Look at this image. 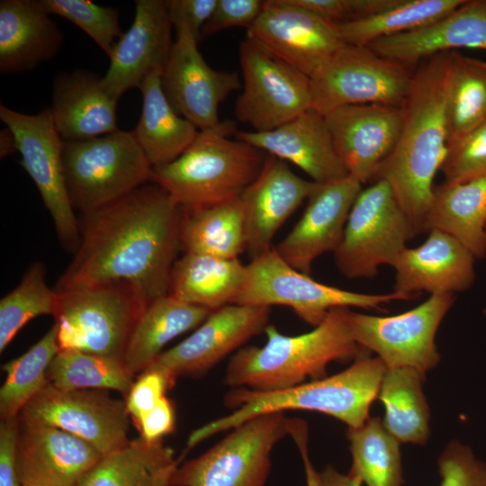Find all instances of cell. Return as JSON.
I'll return each mask as SVG.
<instances>
[{
    "label": "cell",
    "instance_id": "6da1fadb",
    "mask_svg": "<svg viewBox=\"0 0 486 486\" xmlns=\"http://www.w3.org/2000/svg\"><path fill=\"white\" fill-rule=\"evenodd\" d=\"M183 218L184 210L153 183L83 215L79 246L55 290L126 282L148 302L167 294Z\"/></svg>",
    "mask_w": 486,
    "mask_h": 486
},
{
    "label": "cell",
    "instance_id": "7a4b0ae2",
    "mask_svg": "<svg viewBox=\"0 0 486 486\" xmlns=\"http://www.w3.org/2000/svg\"><path fill=\"white\" fill-rule=\"evenodd\" d=\"M448 86L449 51L413 73L398 142L372 179L389 184L416 235L426 232L434 178L447 152Z\"/></svg>",
    "mask_w": 486,
    "mask_h": 486
},
{
    "label": "cell",
    "instance_id": "3957f363",
    "mask_svg": "<svg viewBox=\"0 0 486 486\" xmlns=\"http://www.w3.org/2000/svg\"><path fill=\"white\" fill-rule=\"evenodd\" d=\"M386 370L379 357L367 354L338 374L289 389L257 392L235 388L224 399L231 412L194 430L187 438V449L258 415L292 410L318 411L340 420L347 428H358L370 418Z\"/></svg>",
    "mask_w": 486,
    "mask_h": 486
},
{
    "label": "cell",
    "instance_id": "277c9868",
    "mask_svg": "<svg viewBox=\"0 0 486 486\" xmlns=\"http://www.w3.org/2000/svg\"><path fill=\"white\" fill-rule=\"evenodd\" d=\"M346 308H334L312 330L284 335L273 326L266 328L263 346L238 349L227 364L224 382L257 392L289 389L327 376L332 362L346 363L369 354L352 338L344 318Z\"/></svg>",
    "mask_w": 486,
    "mask_h": 486
},
{
    "label": "cell",
    "instance_id": "5b68a950",
    "mask_svg": "<svg viewBox=\"0 0 486 486\" xmlns=\"http://www.w3.org/2000/svg\"><path fill=\"white\" fill-rule=\"evenodd\" d=\"M233 130L230 121L199 130L180 157L152 167L150 183L184 210L238 198L259 174L265 157L251 145L230 140Z\"/></svg>",
    "mask_w": 486,
    "mask_h": 486
},
{
    "label": "cell",
    "instance_id": "8992f818",
    "mask_svg": "<svg viewBox=\"0 0 486 486\" xmlns=\"http://www.w3.org/2000/svg\"><path fill=\"white\" fill-rule=\"evenodd\" d=\"M57 292L53 317L59 350L75 349L122 360L133 328L149 302L143 294L126 282Z\"/></svg>",
    "mask_w": 486,
    "mask_h": 486
},
{
    "label": "cell",
    "instance_id": "52a82bcc",
    "mask_svg": "<svg viewBox=\"0 0 486 486\" xmlns=\"http://www.w3.org/2000/svg\"><path fill=\"white\" fill-rule=\"evenodd\" d=\"M62 158L68 194L82 215L150 182L152 166L133 131L65 141Z\"/></svg>",
    "mask_w": 486,
    "mask_h": 486
},
{
    "label": "cell",
    "instance_id": "ba28073f",
    "mask_svg": "<svg viewBox=\"0 0 486 486\" xmlns=\"http://www.w3.org/2000/svg\"><path fill=\"white\" fill-rule=\"evenodd\" d=\"M248 280L235 303L291 308L307 324L320 325L334 308L382 310V306L411 297L394 292L362 293L328 285L287 264L274 248L247 265Z\"/></svg>",
    "mask_w": 486,
    "mask_h": 486
},
{
    "label": "cell",
    "instance_id": "9c48e42d",
    "mask_svg": "<svg viewBox=\"0 0 486 486\" xmlns=\"http://www.w3.org/2000/svg\"><path fill=\"white\" fill-rule=\"evenodd\" d=\"M284 411L252 418L176 469L171 486H266L274 446L289 436Z\"/></svg>",
    "mask_w": 486,
    "mask_h": 486
},
{
    "label": "cell",
    "instance_id": "30bf717a",
    "mask_svg": "<svg viewBox=\"0 0 486 486\" xmlns=\"http://www.w3.org/2000/svg\"><path fill=\"white\" fill-rule=\"evenodd\" d=\"M416 236L389 184L378 179L357 195L343 238L333 253L339 272L349 279L372 278L379 266H392Z\"/></svg>",
    "mask_w": 486,
    "mask_h": 486
},
{
    "label": "cell",
    "instance_id": "8fae6325",
    "mask_svg": "<svg viewBox=\"0 0 486 486\" xmlns=\"http://www.w3.org/2000/svg\"><path fill=\"white\" fill-rule=\"evenodd\" d=\"M454 302V294L436 293L400 314L376 316L346 308L344 318L353 340L387 368L409 367L426 376L440 362L436 335Z\"/></svg>",
    "mask_w": 486,
    "mask_h": 486
},
{
    "label": "cell",
    "instance_id": "7c38bea8",
    "mask_svg": "<svg viewBox=\"0 0 486 486\" xmlns=\"http://www.w3.org/2000/svg\"><path fill=\"white\" fill-rule=\"evenodd\" d=\"M413 73L369 46L345 43L312 77V107L321 114L352 104L400 107Z\"/></svg>",
    "mask_w": 486,
    "mask_h": 486
},
{
    "label": "cell",
    "instance_id": "4fadbf2b",
    "mask_svg": "<svg viewBox=\"0 0 486 486\" xmlns=\"http://www.w3.org/2000/svg\"><path fill=\"white\" fill-rule=\"evenodd\" d=\"M0 119L13 132L20 164L34 182L64 249L75 253L80 243V227L66 185L62 150L64 140L46 108L25 114L0 105Z\"/></svg>",
    "mask_w": 486,
    "mask_h": 486
},
{
    "label": "cell",
    "instance_id": "5bb4252c",
    "mask_svg": "<svg viewBox=\"0 0 486 486\" xmlns=\"http://www.w3.org/2000/svg\"><path fill=\"white\" fill-rule=\"evenodd\" d=\"M239 62L243 86L234 114L254 131L276 129L312 107L310 78L247 38Z\"/></svg>",
    "mask_w": 486,
    "mask_h": 486
},
{
    "label": "cell",
    "instance_id": "9a60e30c",
    "mask_svg": "<svg viewBox=\"0 0 486 486\" xmlns=\"http://www.w3.org/2000/svg\"><path fill=\"white\" fill-rule=\"evenodd\" d=\"M19 418L50 425L93 446L102 455L129 443L125 401L107 390H59L50 382L21 410Z\"/></svg>",
    "mask_w": 486,
    "mask_h": 486
},
{
    "label": "cell",
    "instance_id": "2e32d148",
    "mask_svg": "<svg viewBox=\"0 0 486 486\" xmlns=\"http://www.w3.org/2000/svg\"><path fill=\"white\" fill-rule=\"evenodd\" d=\"M247 39L312 78L342 48L338 24L292 0H266Z\"/></svg>",
    "mask_w": 486,
    "mask_h": 486
},
{
    "label": "cell",
    "instance_id": "e0dca14e",
    "mask_svg": "<svg viewBox=\"0 0 486 486\" xmlns=\"http://www.w3.org/2000/svg\"><path fill=\"white\" fill-rule=\"evenodd\" d=\"M176 32L160 74L163 92L175 111L199 130L216 128L222 122L218 114L220 104L241 88L238 74L212 68L188 30Z\"/></svg>",
    "mask_w": 486,
    "mask_h": 486
},
{
    "label": "cell",
    "instance_id": "ac0fdd59",
    "mask_svg": "<svg viewBox=\"0 0 486 486\" xmlns=\"http://www.w3.org/2000/svg\"><path fill=\"white\" fill-rule=\"evenodd\" d=\"M269 316L266 306L232 303L214 310L191 336L162 352L153 363L176 378L199 377L266 331Z\"/></svg>",
    "mask_w": 486,
    "mask_h": 486
},
{
    "label": "cell",
    "instance_id": "d6986e66",
    "mask_svg": "<svg viewBox=\"0 0 486 486\" xmlns=\"http://www.w3.org/2000/svg\"><path fill=\"white\" fill-rule=\"evenodd\" d=\"M324 116L348 176L362 184L372 181L398 142L401 108L381 104H352Z\"/></svg>",
    "mask_w": 486,
    "mask_h": 486
},
{
    "label": "cell",
    "instance_id": "ffe728a7",
    "mask_svg": "<svg viewBox=\"0 0 486 486\" xmlns=\"http://www.w3.org/2000/svg\"><path fill=\"white\" fill-rule=\"evenodd\" d=\"M361 190L362 184L350 176L320 184L300 220L274 248L275 252L294 269L310 274L320 256L338 249Z\"/></svg>",
    "mask_w": 486,
    "mask_h": 486
},
{
    "label": "cell",
    "instance_id": "44dd1931",
    "mask_svg": "<svg viewBox=\"0 0 486 486\" xmlns=\"http://www.w3.org/2000/svg\"><path fill=\"white\" fill-rule=\"evenodd\" d=\"M173 28L167 1H135L132 23L116 41L102 76L112 97L119 100L130 88H140L151 72L163 68L174 42Z\"/></svg>",
    "mask_w": 486,
    "mask_h": 486
},
{
    "label": "cell",
    "instance_id": "7402d4cb",
    "mask_svg": "<svg viewBox=\"0 0 486 486\" xmlns=\"http://www.w3.org/2000/svg\"><path fill=\"white\" fill-rule=\"evenodd\" d=\"M319 184L300 177L285 161L265 158L259 174L239 196L250 259L273 248L276 232Z\"/></svg>",
    "mask_w": 486,
    "mask_h": 486
},
{
    "label": "cell",
    "instance_id": "603a6c76",
    "mask_svg": "<svg viewBox=\"0 0 486 486\" xmlns=\"http://www.w3.org/2000/svg\"><path fill=\"white\" fill-rule=\"evenodd\" d=\"M103 455L58 428L18 417L17 463L21 484L77 486Z\"/></svg>",
    "mask_w": 486,
    "mask_h": 486
},
{
    "label": "cell",
    "instance_id": "cb8c5ba5",
    "mask_svg": "<svg viewBox=\"0 0 486 486\" xmlns=\"http://www.w3.org/2000/svg\"><path fill=\"white\" fill-rule=\"evenodd\" d=\"M426 240L406 248L392 267L394 292L412 299L421 292L430 294L467 290L474 282V256L460 241L438 230H430Z\"/></svg>",
    "mask_w": 486,
    "mask_h": 486
},
{
    "label": "cell",
    "instance_id": "d4e9b609",
    "mask_svg": "<svg viewBox=\"0 0 486 486\" xmlns=\"http://www.w3.org/2000/svg\"><path fill=\"white\" fill-rule=\"evenodd\" d=\"M237 139L288 161L319 184L348 176L325 116L313 108L268 131H238Z\"/></svg>",
    "mask_w": 486,
    "mask_h": 486
},
{
    "label": "cell",
    "instance_id": "484cf974",
    "mask_svg": "<svg viewBox=\"0 0 486 486\" xmlns=\"http://www.w3.org/2000/svg\"><path fill=\"white\" fill-rule=\"evenodd\" d=\"M367 46L380 56L409 67L454 49L486 50V0H466L429 24L376 40Z\"/></svg>",
    "mask_w": 486,
    "mask_h": 486
},
{
    "label": "cell",
    "instance_id": "4316f807",
    "mask_svg": "<svg viewBox=\"0 0 486 486\" xmlns=\"http://www.w3.org/2000/svg\"><path fill=\"white\" fill-rule=\"evenodd\" d=\"M117 103L105 91L102 76L76 70L56 76L50 108L63 140H84L119 130Z\"/></svg>",
    "mask_w": 486,
    "mask_h": 486
},
{
    "label": "cell",
    "instance_id": "83f0119b",
    "mask_svg": "<svg viewBox=\"0 0 486 486\" xmlns=\"http://www.w3.org/2000/svg\"><path fill=\"white\" fill-rule=\"evenodd\" d=\"M39 0L0 2V71L22 73L51 60L60 50L62 32Z\"/></svg>",
    "mask_w": 486,
    "mask_h": 486
},
{
    "label": "cell",
    "instance_id": "f1b7e54d",
    "mask_svg": "<svg viewBox=\"0 0 486 486\" xmlns=\"http://www.w3.org/2000/svg\"><path fill=\"white\" fill-rule=\"evenodd\" d=\"M438 230L466 247L475 258L486 256V174L435 185L426 231Z\"/></svg>",
    "mask_w": 486,
    "mask_h": 486
},
{
    "label": "cell",
    "instance_id": "f546056e",
    "mask_svg": "<svg viewBox=\"0 0 486 486\" xmlns=\"http://www.w3.org/2000/svg\"><path fill=\"white\" fill-rule=\"evenodd\" d=\"M247 280L238 258L184 253L173 266L167 294L212 311L235 303Z\"/></svg>",
    "mask_w": 486,
    "mask_h": 486
},
{
    "label": "cell",
    "instance_id": "4dcf8cb0",
    "mask_svg": "<svg viewBox=\"0 0 486 486\" xmlns=\"http://www.w3.org/2000/svg\"><path fill=\"white\" fill-rule=\"evenodd\" d=\"M162 69L151 72L142 82V110L133 131L152 166L168 164L193 143L199 130L179 115L168 102L160 83Z\"/></svg>",
    "mask_w": 486,
    "mask_h": 486
},
{
    "label": "cell",
    "instance_id": "1f68e13d",
    "mask_svg": "<svg viewBox=\"0 0 486 486\" xmlns=\"http://www.w3.org/2000/svg\"><path fill=\"white\" fill-rule=\"evenodd\" d=\"M212 310L169 294L148 302L129 339L122 361L135 375L150 365L175 338L198 328Z\"/></svg>",
    "mask_w": 486,
    "mask_h": 486
},
{
    "label": "cell",
    "instance_id": "d6a6232c",
    "mask_svg": "<svg viewBox=\"0 0 486 486\" xmlns=\"http://www.w3.org/2000/svg\"><path fill=\"white\" fill-rule=\"evenodd\" d=\"M178 465L174 450L162 440L140 436L103 455L77 486H171Z\"/></svg>",
    "mask_w": 486,
    "mask_h": 486
},
{
    "label": "cell",
    "instance_id": "836d02e7",
    "mask_svg": "<svg viewBox=\"0 0 486 486\" xmlns=\"http://www.w3.org/2000/svg\"><path fill=\"white\" fill-rule=\"evenodd\" d=\"M426 376L409 367L387 368L377 399L382 422L400 443L425 446L430 436V410L423 391Z\"/></svg>",
    "mask_w": 486,
    "mask_h": 486
},
{
    "label": "cell",
    "instance_id": "e575fe53",
    "mask_svg": "<svg viewBox=\"0 0 486 486\" xmlns=\"http://www.w3.org/2000/svg\"><path fill=\"white\" fill-rule=\"evenodd\" d=\"M181 250L221 258H238L246 250L245 220L239 197L184 210Z\"/></svg>",
    "mask_w": 486,
    "mask_h": 486
},
{
    "label": "cell",
    "instance_id": "d590c367",
    "mask_svg": "<svg viewBox=\"0 0 486 486\" xmlns=\"http://www.w3.org/2000/svg\"><path fill=\"white\" fill-rule=\"evenodd\" d=\"M352 464L349 474L366 486H403L400 442L384 427L379 417L362 426L347 428Z\"/></svg>",
    "mask_w": 486,
    "mask_h": 486
},
{
    "label": "cell",
    "instance_id": "8d00e7d4",
    "mask_svg": "<svg viewBox=\"0 0 486 486\" xmlns=\"http://www.w3.org/2000/svg\"><path fill=\"white\" fill-rule=\"evenodd\" d=\"M466 0H399L392 7L366 18L339 23L341 40L347 44L373 41L429 24L450 14Z\"/></svg>",
    "mask_w": 486,
    "mask_h": 486
},
{
    "label": "cell",
    "instance_id": "74e56055",
    "mask_svg": "<svg viewBox=\"0 0 486 486\" xmlns=\"http://www.w3.org/2000/svg\"><path fill=\"white\" fill-rule=\"evenodd\" d=\"M448 141L454 143L486 121V62L449 51Z\"/></svg>",
    "mask_w": 486,
    "mask_h": 486
},
{
    "label": "cell",
    "instance_id": "f35d334b",
    "mask_svg": "<svg viewBox=\"0 0 486 486\" xmlns=\"http://www.w3.org/2000/svg\"><path fill=\"white\" fill-rule=\"evenodd\" d=\"M47 377L59 390H112L125 397L134 382L122 360L75 349L59 350Z\"/></svg>",
    "mask_w": 486,
    "mask_h": 486
},
{
    "label": "cell",
    "instance_id": "ab89813d",
    "mask_svg": "<svg viewBox=\"0 0 486 486\" xmlns=\"http://www.w3.org/2000/svg\"><path fill=\"white\" fill-rule=\"evenodd\" d=\"M58 351V328L54 323L28 351L2 366L6 377L0 389L1 419L17 417L49 382L48 368Z\"/></svg>",
    "mask_w": 486,
    "mask_h": 486
},
{
    "label": "cell",
    "instance_id": "60d3db41",
    "mask_svg": "<svg viewBox=\"0 0 486 486\" xmlns=\"http://www.w3.org/2000/svg\"><path fill=\"white\" fill-rule=\"evenodd\" d=\"M46 266L34 262L24 273L20 284L0 301V352L31 320L54 315L58 292L46 282Z\"/></svg>",
    "mask_w": 486,
    "mask_h": 486
},
{
    "label": "cell",
    "instance_id": "b9f144b4",
    "mask_svg": "<svg viewBox=\"0 0 486 486\" xmlns=\"http://www.w3.org/2000/svg\"><path fill=\"white\" fill-rule=\"evenodd\" d=\"M49 14L65 18L85 32L110 57L123 32L119 11L89 0H39Z\"/></svg>",
    "mask_w": 486,
    "mask_h": 486
},
{
    "label": "cell",
    "instance_id": "7bdbcfd3",
    "mask_svg": "<svg viewBox=\"0 0 486 486\" xmlns=\"http://www.w3.org/2000/svg\"><path fill=\"white\" fill-rule=\"evenodd\" d=\"M440 171L446 182H464L486 174V121L447 146Z\"/></svg>",
    "mask_w": 486,
    "mask_h": 486
},
{
    "label": "cell",
    "instance_id": "ee69618b",
    "mask_svg": "<svg viewBox=\"0 0 486 486\" xmlns=\"http://www.w3.org/2000/svg\"><path fill=\"white\" fill-rule=\"evenodd\" d=\"M440 486H486V463L459 440L450 441L437 459Z\"/></svg>",
    "mask_w": 486,
    "mask_h": 486
},
{
    "label": "cell",
    "instance_id": "f6af8a7d",
    "mask_svg": "<svg viewBox=\"0 0 486 486\" xmlns=\"http://www.w3.org/2000/svg\"><path fill=\"white\" fill-rule=\"evenodd\" d=\"M176 378L163 366L152 363L134 381L125 404L135 425L163 398L176 383Z\"/></svg>",
    "mask_w": 486,
    "mask_h": 486
},
{
    "label": "cell",
    "instance_id": "bcb514c9",
    "mask_svg": "<svg viewBox=\"0 0 486 486\" xmlns=\"http://www.w3.org/2000/svg\"><path fill=\"white\" fill-rule=\"evenodd\" d=\"M295 4L339 24L382 12L399 0H292Z\"/></svg>",
    "mask_w": 486,
    "mask_h": 486
},
{
    "label": "cell",
    "instance_id": "7dc6e473",
    "mask_svg": "<svg viewBox=\"0 0 486 486\" xmlns=\"http://www.w3.org/2000/svg\"><path fill=\"white\" fill-rule=\"evenodd\" d=\"M265 1L217 0L216 5L202 30V37L232 27L247 29L259 16Z\"/></svg>",
    "mask_w": 486,
    "mask_h": 486
},
{
    "label": "cell",
    "instance_id": "c3c4849f",
    "mask_svg": "<svg viewBox=\"0 0 486 486\" xmlns=\"http://www.w3.org/2000/svg\"><path fill=\"white\" fill-rule=\"evenodd\" d=\"M217 0H170L168 11L176 31L184 28L199 41L202 30L210 18Z\"/></svg>",
    "mask_w": 486,
    "mask_h": 486
},
{
    "label": "cell",
    "instance_id": "681fc988",
    "mask_svg": "<svg viewBox=\"0 0 486 486\" xmlns=\"http://www.w3.org/2000/svg\"><path fill=\"white\" fill-rule=\"evenodd\" d=\"M18 416L1 419L0 486H22L17 463Z\"/></svg>",
    "mask_w": 486,
    "mask_h": 486
},
{
    "label": "cell",
    "instance_id": "f907efd6",
    "mask_svg": "<svg viewBox=\"0 0 486 486\" xmlns=\"http://www.w3.org/2000/svg\"><path fill=\"white\" fill-rule=\"evenodd\" d=\"M176 413L173 401L163 397L136 424L140 436L148 442H157L175 430Z\"/></svg>",
    "mask_w": 486,
    "mask_h": 486
},
{
    "label": "cell",
    "instance_id": "816d5d0a",
    "mask_svg": "<svg viewBox=\"0 0 486 486\" xmlns=\"http://www.w3.org/2000/svg\"><path fill=\"white\" fill-rule=\"evenodd\" d=\"M290 436L294 440L301 454L307 486H320V472H317L309 454L308 425L304 421L297 422L291 430Z\"/></svg>",
    "mask_w": 486,
    "mask_h": 486
},
{
    "label": "cell",
    "instance_id": "f5cc1de1",
    "mask_svg": "<svg viewBox=\"0 0 486 486\" xmlns=\"http://www.w3.org/2000/svg\"><path fill=\"white\" fill-rule=\"evenodd\" d=\"M320 486H361L362 482L349 474H344L338 471L334 466L327 465L320 472Z\"/></svg>",
    "mask_w": 486,
    "mask_h": 486
},
{
    "label": "cell",
    "instance_id": "db71d44e",
    "mask_svg": "<svg viewBox=\"0 0 486 486\" xmlns=\"http://www.w3.org/2000/svg\"><path fill=\"white\" fill-rule=\"evenodd\" d=\"M17 151L15 138L13 132L6 127L0 132V156L4 158Z\"/></svg>",
    "mask_w": 486,
    "mask_h": 486
},
{
    "label": "cell",
    "instance_id": "11a10c76",
    "mask_svg": "<svg viewBox=\"0 0 486 486\" xmlns=\"http://www.w3.org/2000/svg\"><path fill=\"white\" fill-rule=\"evenodd\" d=\"M22 486H41V485L32 484V483H24V484H22Z\"/></svg>",
    "mask_w": 486,
    "mask_h": 486
},
{
    "label": "cell",
    "instance_id": "9f6ffc18",
    "mask_svg": "<svg viewBox=\"0 0 486 486\" xmlns=\"http://www.w3.org/2000/svg\"><path fill=\"white\" fill-rule=\"evenodd\" d=\"M483 314L486 316V307L483 309Z\"/></svg>",
    "mask_w": 486,
    "mask_h": 486
}]
</instances>
